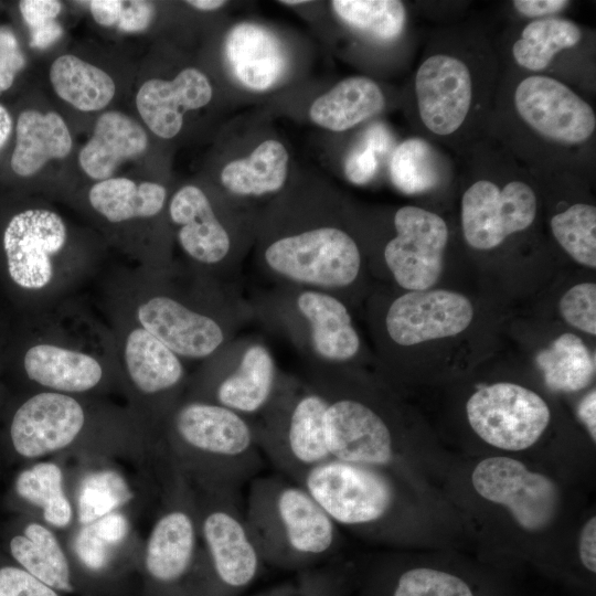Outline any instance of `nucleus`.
Returning a JSON list of instances; mask_svg holds the SVG:
<instances>
[{
    "instance_id": "nucleus-26",
    "label": "nucleus",
    "mask_w": 596,
    "mask_h": 596,
    "mask_svg": "<svg viewBox=\"0 0 596 596\" xmlns=\"http://www.w3.org/2000/svg\"><path fill=\"white\" fill-rule=\"evenodd\" d=\"M384 105V95L374 81L351 76L319 96L309 108V117L324 129L344 131L375 116Z\"/></svg>"
},
{
    "instance_id": "nucleus-14",
    "label": "nucleus",
    "mask_w": 596,
    "mask_h": 596,
    "mask_svg": "<svg viewBox=\"0 0 596 596\" xmlns=\"http://www.w3.org/2000/svg\"><path fill=\"white\" fill-rule=\"evenodd\" d=\"M466 409L475 433L486 443L505 450L532 446L550 422L545 401L514 383L479 389L468 400Z\"/></svg>"
},
{
    "instance_id": "nucleus-33",
    "label": "nucleus",
    "mask_w": 596,
    "mask_h": 596,
    "mask_svg": "<svg viewBox=\"0 0 596 596\" xmlns=\"http://www.w3.org/2000/svg\"><path fill=\"white\" fill-rule=\"evenodd\" d=\"M546 385L554 391L575 392L586 387L595 373V361L582 339L563 333L536 356Z\"/></svg>"
},
{
    "instance_id": "nucleus-16",
    "label": "nucleus",
    "mask_w": 596,
    "mask_h": 596,
    "mask_svg": "<svg viewBox=\"0 0 596 596\" xmlns=\"http://www.w3.org/2000/svg\"><path fill=\"white\" fill-rule=\"evenodd\" d=\"M394 228L383 249L387 272L406 291L430 288L441 275L447 224L433 212L406 205L395 212Z\"/></svg>"
},
{
    "instance_id": "nucleus-42",
    "label": "nucleus",
    "mask_w": 596,
    "mask_h": 596,
    "mask_svg": "<svg viewBox=\"0 0 596 596\" xmlns=\"http://www.w3.org/2000/svg\"><path fill=\"white\" fill-rule=\"evenodd\" d=\"M0 596H58L22 567H0Z\"/></svg>"
},
{
    "instance_id": "nucleus-15",
    "label": "nucleus",
    "mask_w": 596,
    "mask_h": 596,
    "mask_svg": "<svg viewBox=\"0 0 596 596\" xmlns=\"http://www.w3.org/2000/svg\"><path fill=\"white\" fill-rule=\"evenodd\" d=\"M168 211L192 267L220 279L235 278L241 262L236 242L205 192L185 185L173 194Z\"/></svg>"
},
{
    "instance_id": "nucleus-28",
    "label": "nucleus",
    "mask_w": 596,
    "mask_h": 596,
    "mask_svg": "<svg viewBox=\"0 0 596 596\" xmlns=\"http://www.w3.org/2000/svg\"><path fill=\"white\" fill-rule=\"evenodd\" d=\"M167 190L156 182L109 178L95 183L88 193L92 209L113 224L147 220L161 213Z\"/></svg>"
},
{
    "instance_id": "nucleus-32",
    "label": "nucleus",
    "mask_w": 596,
    "mask_h": 596,
    "mask_svg": "<svg viewBox=\"0 0 596 596\" xmlns=\"http://www.w3.org/2000/svg\"><path fill=\"white\" fill-rule=\"evenodd\" d=\"M70 497L76 525H85L113 512H126L135 492L125 475L115 467L97 466L81 476Z\"/></svg>"
},
{
    "instance_id": "nucleus-7",
    "label": "nucleus",
    "mask_w": 596,
    "mask_h": 596,
    "mask_svg": "<svg viewBox=\"0 0 596 596\" xmlns=\"http://www.w3.org/2000/svg\"><path fill=\"white\" fill-rule=\"evenodd\" d=\"M327 401L317 385L285 372L274 396L253 419L262 454L296 481L332 458L326 437Z\"/></svg>"
},
{
    "instance_id": "nucleus-43",
    "label": "nucleus",
    "mask_w": 596,
    "mask_h": 596,
    "mask_svg": "<svg viewBox=\"0 0 596 596\" xmlns=\"http://www.w3.org/2000/svg\"><path fill=\"white\" fill-rule=\"evenodd\" d=\"M25 57L14 33L0 26V93L8 91L24 67Z\"/></svg>"
},
{
    "instance_id": "nucleus-52",
    "label": "nucleus",
    "mask_w": 596,
    "mask_h": 596,
    "mask_svg": "<svg viewBox=\"0 0 596 596\" xmlns=\"http://www.w3.org/2000/svg\"><path fill=\"white\" fill-rule=\"evenodd\" d=\"M188 4L204 11L215 10L223 7L226 1L223 0H190Z\"/></svg>"
},
{
    "instance_id": "nucleus-1",
    "label": "nucleus",
    "mask_w": 596,
    "mask_h": 596,
    "mask_svg": "<svg viewBox=\"0 0 596 596\" xmlns=\"http://www.w3.org/2000/svg\"><path fill=\"white\" fill-rule=\"evenodd\" d=\"M183 361H205L254 320L237 285L192 266L141 272L123 311Z\"/></svg>"
},
{
    "instance_id": "nucleus-39",
    "label": "nucleus",
    "mask_w": 596,
    "mask_h": 596,
    "mask_svg": "<svg viewBox=\"0 0 596 596\" xmlns=\"http://www.w3.org/2000/svg\"><path fill=\"white\" fill-rule=\"evenodd\" d=\"M392 138L381 124H374L364 132L361 142L344 159L347 179L354 184L368 183L377 172L379 156L391 147Z\"/></svg>"
},
{
    "instance_id": "nucleus-10",
    "label": "nucleus",
    "mask_w": 596,
    "mask_h": 596,
    "mask_svg": "<svg viewBox=\"0 0 596 596\" xmlns=\"http://www.w3.org/2000/svg\"><path fill=\"white\" fill-rule=\"evenodd\" d=\"M114 332L121 387L132 414L158 438L159 430L183 398L189 376L184 361L126 313Z\"/></svg>"
},
{
    "instance_id": "nucleus-35",
    "label": "nucleus",
    "mask_w": 596,
    "mask_h": 596,
    "mask_svg": "<svg viewBox=\"0 0 596 596\" xmlns=\"http://www.w3.org/2000/svg\"><path fill=\"white\" fill-rule=\"evenodd\" d=\"M581 38L579 28L570 20H535L523 29L521 38L512 46V54L520 66L541 71L549 66L556 53L576 45Z\"/></svg>"
},
{
    "instance_id": "nucleus-21",
    "label": "nucleus",
    "mask_w": 596,
    "mask_h": 596,
    "mask_svg": "<svg viewBox=\"0 0 596 596\" xmlns=\"http://www.w3.org/2000/svg\"><path fill=\"white\" fill-rule=\"evenodd\" d=\"M415 92L424 125L436 135H450L462 125L470 107L469 70L454 56L433 55L417 70Z\"/></svg>"
},
{
    "instance_id": "nucleus-51",
    "label": "nucleus",
    "mask_w": 596,
    "mask_h": 596,
    "mask_svg": "<svg viewBox=\"0 0 596 596\" xmlns=\"http://www.w3.org/2000/svg\"><path fill=\"white\" fill-rule=\"evenodd\" d=\"M13 130V120L9 110L0 104V151L9 141Z\"/></svg>"
},
{
    "instance_id": "nucleus-50",
    "label": "nucleus",
    "mask_w": 596,
    "mask_h": 596,
    "mask_svg": "<svg viewBox=\"0 0 596 596\" xmlns=\"http://www.w3.org/2000/svg\"><path fill=\"white\" fill-rule=\"evenodd\" d=\"M578 416L587 427L593 440L596 439V392H589L579 403Z\"/></svg>"
},
{
    "instance_id": "nucleus-38",
    "label": "nucleus",
    "mask_w": 596,
    "mask_h": 596,
    "mask_svg": "<svg viewBox=\"0 0 596 596\" xmlns=\"http://www.w3.org/2000/svg\"><path fill=\"white\" fill-rule=\"evenodd\" d=\"M554 237L577 263L596 267V209L577 203L551 220Z\"/></svg>"
},
{
    "instance_id": "nucleus-11",
    "label": "nucleus",
    "mask_w": 596,
    "mask_h": 596,
    "mask_svg": "<svg viewBox=\"0 0 596 596\" xmlns=\"http://www.w3.org/2000/svg\"><path fill=\"white\" fill-rule=\"evenodd\" d=\"M281 371L258 336H237L189 376L183 397L213 403L254 419L270 402Z\"/></svg>"
},
{
    "instance_id": "nucleus-34",
    "label": "nucleus",
    "mask_w": 596,
    "mask_h": 596,
    "mask_svg": "<svg viewBox=\"0 0 596 596\" xmlns=\"http://www.w3.org/2000/svg\"><path fill=\"white\" fill-rule=\"evenodd\" d=\"M75 529L70 547L77 561L92 572L107 568L116 553L128 545L131 533L129 520L118 512Z\"/></svg>"
},
{
    "instance_id": "nucleus-2",
    "label": "nucleus",
    "mask_w": 596,
    "mask_h": 596,
    "mask_svg": "<svg viewBox=\"0 0 596 596\" xmlns=\"http://www.w3.org/2000/svg\"><path fill=\"white\" fill-rule=\"evenodd\" d=\"M10 440L22 458L35 460L61 455L106 459L150 450V436L131 414L97 412L93 401L56 392L39 391L14 412Z\"/></svg>"
},
{
    "instance_id": "nucleus-49",
    "label": "nucleus",
    "mask_w": 596,
    "mask_h": 596,
    "mask_svg": "<svg viewBox=\"0 0 596 596\" xmlns=\"http://www.w3.org/2000/svg\"><path fill=\"white\" fill-rule=\"evenodd\" d=\"M62 33V26L56 21H52L44 26L30 31V46L34 49H46L53 44Z\"/></svg>"
},
{
    "instance_id": "nucleus-23",
    "label": "nucleus",
    "mask_w": 596,
    "mask_h": 596,
    "mask_svg": "<svg viewBox=\"0 0 596 596\" xmlns=\"http://www.w3.org/2000/svg\"><path fill=\"white\" fill-rule=\"evenodd\" d=\"M224 53L236 79L253 91L273 87L286 70V55L280 41L257 23L234 25L226 35Z\"/></svg>"
},
{
    "instance_id": "nucleus-41",
    "label": "nucleus",
    "mask_w": 596,
    "mask_h": 596,
    "mask_svg": "<svg viewBox=\"0 0 596 596\" xmlns=\"http://www.w3.org/2000/svg\"><path fill=\"white\" fill-rule=\"evenodd\" d=\"M560 312L571 326L596 334V285L583 283L570 288L561 298Z\"/></svg>"
},
{
    "instance_id": "nucleus-9",
    "label": "nucleus",
    "mask_w": 596,
    "mask_h": 596,
    "mask_svg": "<svg viewBox=\"0 0 596 596\" xmlns=\"http://www.w3.org/2000/svg\"><path fill=\"white\" fill-rule=\"evenodd\" d=\"M192 487L200 541L195 568L203 571L211 596H236L265 564L248 532L240 492Z\"/></svg>"
},
{
    "instance_id": "nucleus-24",
    "label": "nucleus",
    "mask_w": 596,
    "mask_h": 596,
    "mask_svg": "<svg viewBox=\"0 0 596 596\" xmlns=\"http://www.w3.org/2000/svg\"><path fill=\"white\" fill-rule=\"evenodd\" d=\"M71 149L70 130L58 114L23 109L15 119L10 169L20 178H30L47 161L67 157Z\"/></svg>"
},
{
    "instance_id": "nucleus-47",
    "label": "nucleus",
    "mask_w": 596,
    "mask_h": 596,
    "mask_svg": "<svg viewBox=\"0 0 596 596\" xmlns=\"http://www.w3.org/2000/svg\"><path fill=\"white\" fill-rule=\"evenodd\" d=\"M579 556L584 566L596 572V519L592 518L583 528L579 539Z\"/></svg>"
},
{
    "instance_id": "nucleus-53",
    "label": "nucleus",
    "mask_w": 596,
    "mask_h": 596,
    "mask_svg": "<svg viewBox=\"0 0 596 596\" xmlns=\"http://www.w3.org/2000/svg\"><path fill=\"white\" fill-rule=\"evenodd\" d=\"M308 1L306 0H287V1H280V3H284V4H287V6H296V4H300V3H306Z\"/></svg>"
},
{
    "instance_id": "nucleus-36",
    "label": "nucleus",
    "mask_w": 596,
    "mask_h": 596,
    "mask_svg": "<svg viewBox=\"0 0 596 596\" xmlns=\"http://www.w3.org/2000/svg\"><path fill=\"white\" fill-rule=\"evenodd\" d=\"M331 7L348 25L380 41H392L403 31L406 11L397 0H334Z\"/></svg>"
},
{
    "instance_id": "nucleus-48",
    "label": "nucleus",
    "mask_w": 596,
    "mask_h": 596,
    "mask_svg": "<svg viewBox=\"0 0 596 596\" xmlns=\"http://www.w3.org/2000/svg\"><path fill=\"white\" fill-rule=\"evenodd\" d=\"M123 7L124 1L118 0H94L89 2L93 18L104 26L118 24Z\"/></svg>"
},
{
    "instance_id": "nucleus-44",
    "label": "nucleus",
    "mask_w": 596,
    "mask_h": 596,
    "mask_svg": "<svg viewBox=\"0 0 596 596\" xmlns=\"http://www.w3.org/2000/svg\"><path fill=\"white\" fill-rule=\"evenodd\" d=\"M62 4L55 0H22L19 2L21 17L30 31L55 21Z\"/></svg>"
},
{
    "instance_id": "nucleus-29",
    "label": "nucleus",
    "mask_w": 596,
    "mask_h": 596,
    "mask_svg": "<svg viewBox=\"0 0 596 596\" xmlns=\"http://www.w3.org/2000/svg\"><path fill=\"white\" fill-rule=\"evenodd\" d=\"M18 497L38 509L41 521L56 530H68L75 523V512L66 490L61 465L53 460H41L23 469L14 481Z\"/></svg>"
},
{
    "instance_id": "nucleus-18",
    "label": "nucleus",
    "mask_w": 596,
    "mask_h": 596,
    "mask_svg": "<svg viewBox=\"0 0 596 596\" xmlns=\"http://www.w3.org/2000/svg\"><path fill=\"white\" fill-rule=\"evenodd\" d=\"M536 196L524 182L512 181L500 189L479 180L461 200V224L466 242L477 249H491L509 235L528 228L536 215Z\"/></svg>"
},
{
    "instance_id": "nucleus-17",
    "label": "nucleus",
    "mask_w": 596,
    "mask_h": 596,
    "mask_svg": "<svg viewBox=\"0 0 596 596\" xmlns=\"http://www.w3.org/2000/svg\"><path fill=\"white\" fill-rule=\"evenodd\" d=\"M472 485L485 499L505 505L528 531L546 528L556 514L558 493L546 476L532 472L513 458L490 457L472 472Z\"/></svg>"
},
{
    "instance_id": "nucleus-4",
    "label": "nucleus",
    "mask_w": 596,
    "mask_h": 596,
    "mask_svg": "<svg viewBox=\"0 0 596 596\" xmlns=\"http://www.w3.org/2000/svg\"><path fill=\"white\" fill-rule=\"evenodd\" d=\"M264 563L300 570L326 560L337 544V524L300 485L278 475L249 481L244 510Z\"/></svg>"
},
{
    "instance_id": "nucleus-12",
    "label": "nucleus",
    "mask_w": 596,
    "mask_h": 596,
    "mask_svg": "<svg viewBox=\"0 0 596 596\" xmlns=\"http://www.w3.org/2000/svg\"><path fill=\"white\" fill-rule=\"evenodd\" d=\"M22 364L41 391L88 397L121 386L114 334L84 337L47 326V337L25 350Z\"/></svg>"
},
{
    "instance_id": "nucleus-8",
    "label": "nucleus",
    "mask_w": 596,
    "mask_h": 596,
    "mask_svg": "<svg viewBox=\"0 0 596 596\" xmlns=\"http://www.w3.org/2000/svg\"><path fill=\"white\" fill-rule=\"evenodd\" d=\"M67 226L56 212L28 207L14 213L2 232L7 272L20 289L47 301V308L89 272L67 263Z\"/></svg>"
},
{
    "instance_id": "nucleus-3",
    "label": "nucleus",
    "mask_w": 596,
    "mask_h": 596,
    "mask_svg": "<svg viewBox=\"0 0 596 596\" xmlns=\"http://www.w3.org/2000/svg\"><path fill=\"white\" fill-rule=\"evenodd\" d=\"M157 450L201 488L240 490L264 467L252 418L187 397L162 424Z\"/></svg>"
},
{
    "instance_id": "nucleus-6",
    "label": "nucleus",
    "mask_w": 596,
    "mask_h": 596,
    "mask_svg": "<svg viewBox=\"0 0 596 596\" xmlns=\"http://www.w3.org/2000/svg\"><path fill=\"white\" fill-rule=\"evenodd\" d=\"M257 264L274 285L326 291L347 304L345 294L362 274V253L349 232L322 222L269 235L262 242Z\"/></svg>"
},
{
    "instance_id": "nucleus-45",
    "label": "nucleus",
    "mask_w": 596,
    "mask_h": 596,
    "mask_svg": "<svg viewBox=\"0 0 596 596\" xmlns=\"http://www.w3.org/2000/svg\"><path fill=\"white\" fill-rule=\"evenodd\" d=\"M153 6L147 1H124L117 26L125 32L143 31L153 18Z\"/></svg>"
},
{
    "instance_id": "nucleus-46",
    "label": "nucleus",
    "mask_w": 596,
    "mask_h": 596,
    "mask_svg": "<svg viewBox=\"0 0 596 596\" xmlns=\"http://www.w3.org/2000/svg\"><path fill=\"white\" fill-rule=\"evenodd\" d=\"M565 0H514L513 7L525 17H543L562 11L568 6Z\"/></svg>"
},
{
    "instance_id": "nucleus-22",
    "label": "nucleus",
    "mask_w": 596,
    "mask_h": 596,
    "mask_svg": "<svg viewBox=\"0 0 596 596\" xmlns=\"http://www.w3.org/2000/svg\"><path fill=\"white\" fill-rule=\"evenodd\" d=\"M212 86L207 77L194 67L181 71L174 79H149L136 95L138 111L161 138H172L181 130L183 114L210 103Z\"/></svg>"
},
{
    "instance_id": "nucleus-40",
    "label": "nucleus",
    "mask_w": 596,
    "mask_h": 596,
    "mask_svg": "<svg viewBox=\"0 0 596 596\" xmlns=\"http://www.w3.org/2000/svg\"><path fill=\"white\" fill-rule=\"evenodd\" d=\"M392 596H473L468 585L449 573L413 568L397 579Z\"/></svg>"
},
{
    "instance_id": "nucleus-25",
    "label": "nucleus",
    "mask_w": 596,
    "mask_h": 596,
    "mask_svg": "<svg viewBox=\"0 0 596 596\" xmlns=\"http://www.w3.org/2000/svg\"><path fill=\"white\" fill-rule=\"evenodd\" d=\"M148 146L143 128L119 111L104 113L95 125L91 139L79 151L83 171L94 180L111 178L125 160L140 156Z\"/></svg>"
},
{
    "instance_id": "nucleus-5",
    "label": "nucleus",
    "mask_w": 596,
    "mask_h": 596,
    "mask_svg": "<svg viewBox=\"0 0 596 596\" xmlns=\"http://www.w3.org/2000/svg\"><path fill=\"white\" fill-rule=\"evenodd\" d=\"M248 300L254 320L286 339L309 371L347 368L361 353L348 305L329 292L278 284Z\"/></svg>"
},
{
    "instance_id": "nucleus-30",
    "label": "nucleus",
    "mask_w": 596,
    "mask_h": 596,
    "mask_svg": "<svg viewBox=\"0 0 596 596\" xmlns=\"http://www.w3.org/2000/svg\"><path fill=\"white\" fill-rule=\"evenodd\" d=\"M288 152L277 140L258 145L246 158L228 162L221 172V183L238 196H262L279 191L287 179Z\"/></svg>"
},
{
    "instance_id": "nucleus-27",
    "label": "nucleus",
    "mask_w": 596,
    "mask_h": 596,
    "mask_svg": "<svg viewBox=\"0 0 596 596\" xmlns=\"http://www.w3.org/2000/svg\"><path fill=\"white\" fill-rule=\"evenodd\" d=\"M9 550L23 570L55 590L72 592L67 554L55 531L42 521H30L11 538Z\"/></svg>"
},
{
    "instance_id": "nucleus-13",
    "label": "nucleus",
    "mask_w": 596,
    "mask_h": 596,
    "mask_svg": "<svg viewBox=\"0 0 596 596\" xmlns=\"http://www.w3.org/2000/svg\"><path fill=\"white\" fill-rule=\"evenodd\" d=\"M304 487L338 525L364 529L392 514L397 492L380 468L331 458L301 475Z\"/></svg>"
},
{
    "instance_id": "nucleus-37",
    "label": "nucleus",
    "mask_w": 596,
    "mask_h": 596,
    "mask_svg": "<svg viewBox=\"0 0 596 596\" xmlns=\"http://www.w3.org/2000/svg\"><path fill=\"white\" fill-rule=\"evenodd\" d=\"M390 175L394 185L407 194L434 188L439 172L430 145L421 138H409L400 143L390 160Z\"/></svg>"
},
{
    "instance_id": "nucleus-31",
    "label": "nucleus",
    "mask_w": 596,
    "mask_h": 596,
    "mask_svg": "<svg viewBox=\"0 0 596 596\" xmlns=\"http://www.w3.org/2000/svg\"><path fill=\"white\" fill-rule=\"evenodd\" d=\"M55 93L83 111L106 107L115 95V83L103 70L75 55L57 57L50 70Z\"/></svg>"
},
{
    "instance_id": "nucleus-54",
    "label": "nucleus",
    "mask_w": 596,
    "mask_h": 596,
    "mask_svg": "<svg viewBox=\"0 0 596 596\" xmlns=\"http://www.w3.org/2000/svg\"><path fill=\"white\" fill-rule=\"evenodd\" d=\"M327 596V595H326Z\"/></svg>"
},
{
    "instance_id": "nucleus-20",
    "label": "nucleus",
    "mask_w": 596,
    "mask_h": 596,
    "mask_svg": "<svg viewBox=\"0 0 596 596\" xmlns=\"http://www.w3.org/2000/svg\"><path fill=\"white\" fill-rule=\"evenodd\" d=\"M514 105L529 126L558 142L581 143L596 127L593 108L552 77L533 75L524 78L515 89Z\"/></svg>"
},
{
    "instance_id": "nucleus-19",
    "label": "nucleus",
    "mask_w": 596,
    "mask_h": 596,
    "mask_svg": "<svg viewBox=\"0 0 596 596\" xmlns=\"http://www.w3.org/2000/svg\"><path fill=\"white\" fill-rule=\"evenodd\" d=\"M472 318V305L461 294L414 290L396 296L387 305L383 328L391 342L406 348L456 336L468 328Z\"/></svg>"
}]
</instances>
